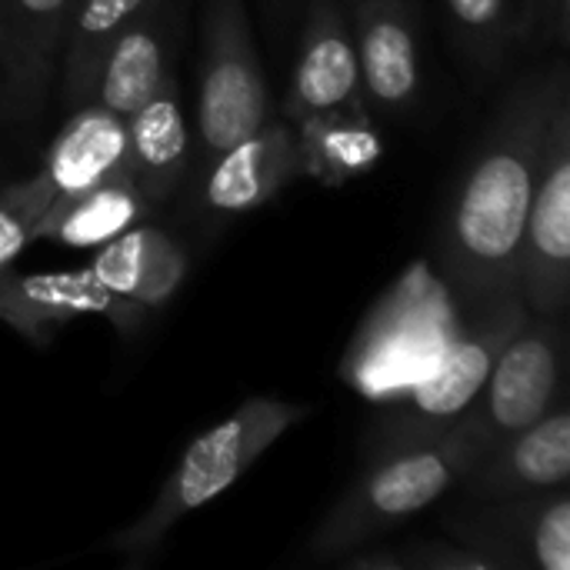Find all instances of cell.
Listing matches in <instances>:
<instances>
[{
  "label": "cell",
  "mask_w": 570,
  "mask_h": 570,
  "mask_svg": "<svg viewBox=\"0 0 570 570\" xmlns=\"http://www.w3.org/2000/svg\"><path fill=\"white\" fill-rule=\"evenodd\" d=\"M568 63L524 70L498 100L438 237L444 287L464 304L518 294V247Z\"/></svg>",
  "instance_id": "cell-1"
},
{
  "label": "cell",
  "mask_w": 570,
  "mask_h": 570,
  "mask_svg": "<svg viewBox=\"0 0 570 570\" xmlns=\"http://www.w3.org/2000/svg\"><path fill=\"white\" fill-rule=\"evenodd\" d=\"M488 448H494L491 431L484 428L481 414L468 407L441 438L374 458L307 538V561H341L344 554L377 541L384 531L404 524L411 514L458 488V481Z\"/></svg>",
  "instance_id": "cell-2"
},
{
  "label": "cell",
  "mask_w": 570,
  "mask_h": 570,
  "mask_svg": "<svg viewBox=\"0 0 570 570\" xmlns=\"http://www.w3.org/2000/svg\"><path fill=\"white\" fill-rule=\"evenodd\" d=\"M304 417H311L307 404H291L277 397L244 401L230 417L187 444L150 508L140 511L127 528L114 531L107 538V551L120 554L127 568L147 564L184 518L230 491L257 464V458Z\"/></svg>",
  "instance_id": "cell-3"
},
{
  "label": "cell",
  "mask_w": 570,
  "mask_h": 570,
  "mask_svg": "<svg viewBox=\"0 0 570 570\" xmlns=\"http://www.w3.org/2000/svg\"><path fill=\"white\" fill-rule=\"evenodd\" d=\"M521 294H504L471 307V321L454 331L428 377L397 391L367 431V454L384 458L441 438L478 401L501 347L528 321Z\"/></svg>",
  "instance_id": "cell-4"
},
{
  "label": "cell",
  "mask_w": 570,
  "mask_h": 570,
  "mask_svg": "<svg viewBox=\"0 0 570 570\" xmlns=\"http://www.w3.org/2000/svg\"><path fill=\"white\" fill-rule=\"evenodd\" d=\"M271 117L274 100L244 0H204L190 174Z\"/></svg>",
  "instance_id": "cell-5"
},
{
  "label": "cell",
  "mask_w": 570,
  "mask_h": 570,
  "mask_svg": "<svg viewBox=\"0 0 570 570\" xmlns=\"http://www.w3.org/2000/svg\"><path fill=\"white\" fill-rule=\"evenodd\" d=\"M518 294L531 314L561 317L570 304V83L548 114L541 174L518 247Z\"/></svg>",
  "instance_id": "cell-6"
},
{
  "label": "cell",
  "mask_w": 570,
  "mask_h": 570,
  "mask_svg": "<svg viewBox=\"0 0 570 570\" xmlns=\"http://www.w3.org/2000/svg\"><path fill=\"white\" fill-rule=\"evenodd\" d=\"M411 277V274H407ZM454 337V314L444 301V281L411 277L397 287L354 341L347 367L354 387L367 394H394L428 377Z\"/></svg>",
  "instance_id": "cell-7"
},
{
  "label": "cell",
  "mask_w": 570,
  "mask_h": 570,
  "mask_svg": "<svg viewBox=\"0 0 570 570\" xmlns=\"http://www.w3.org/2000/svg\"><path fill=\"white\" fill-rule=\"evenodd\" d=\"M444 531L488 570H570V501L564 488L481 501L444 514Z\"/></svg>",
  "instance_id": "cell-8"
},
{
  "label": "cell",
  "mask_w": 570,
  "mask_h": 570,
  "mask_svg": "<svg viewBox=\"0 0 570 570\" xmlns=\"http://www.w3.org/2000/svg\"><path fill=\"white\" fill-rule=\"evenodd\" d=\"M561 361L564 314H528V321L501 347L478 401L471 404L491 431L494 444L534 424L561 401Z\"/></svg>",
  "instance_id": "cell-9"
},
{
  "label": "cell",
  "mask_w": 570,
  "mask_h": 570,
  "mask_svg": "<svg viewBox=\"0 0 570 570\" xmlns=\"http://www.w3.org/2000/svg\"><path fill=\"white\" fill-rule=\"evenodd\" d=\"M371 110L407 120L424 94L421 27L414 0H341Z\"/></svg>",
  "instance_id": "cell-10"
},
{
  "label": "cell",
  "mask_w": 570,
  "mask_h": 570,
  "mask_svg": "<svg viewBox=\"0 0 570 570\" xmlns=\"http://www.w3.org/2000/svg\"><path fill=\"white\" fill-rule=\"evenodd\" d=\"M371 110L361 90L351 20L341 0H311L281 117L291 127Z\"/></svg>",
  "instance_id": "cell-11"
},
{
  "label": "cell",
  "mask_w": 570,
  "mask_h": 570,
  "mask_svg": "<svg viewBox=\"0 0 570 570\" xmlns=\"http://www.w3.org/2000/svg\"><path fill=\"white\" fill-rule=\"evenodd\" d=\"M297 177H304V164L294 127L274 114L264 127L197 167L187 184L200 214L240 217L274 200Z\"/></svg>",
  "instance_id": "cell-12"
},
{
  "label": "cell",
  "mask_w": 570,
  "mask_h": 570,
  "mask_svg": "<svg viewBox=\"0 0 570 570\" xmlns=\"http://www.w3.org/2000/svg\"><path fill=\"white\" fill-rule=\"evenodd\" d=\"M90 314L107 317L124 331H137L147 317L140 304L107 291L87 267L50 274L0 271V321L33 344H47L57 327Z\"/></svg>",
  "instance_id": "cell-13"
},
{
  "label": "cell",
  "mask_w": 570,
  "mask_h": 570,
  "mask_svg": "<svg viewBox=\"0 0 570 570\" xmlns=\"http://www.w3.org/2000/svg\"><path fill=\"white\" fill-rule=\"evenodd\" d=\"M70 0H0V117L30 120L57 83Z\"/></svg>",
  "instance_id": "cell-14"
},
{
  "label": "cell",
  "mask_w": 570,
  "mask_h": 570,
  "mask_svg": "<svg viewBox=\"0 0 570 570\" xmlns=\"http://www.w3.org/2000/svg\"><path fill=\"white\" fill-rule=\"evenodd\" d=\"M570 478V414L558 401L534 424L508 434L488 448L458 488L474 501L524 498L551 488H564Z\"/></svg>",
  "instance_id": "cell-15"
},
{
  "label": "cell",
  "mask_w": 570,
  "mask_h": 570,
  "mask_svg": "<svg viewBox=\"0 0 570 570\" xmlns=\"http://www.w3.org/2000/svg\"><path fill=\"white\" fill-rule=\"evenodd\" d=\"M194 167V140L174 67L127 114V177L154 204H170Z\"/></svg>",
  "instance_id": "cell-16"
},
{
  "label": "cell",
  "mask_w": 570,
  "mask_h": 570,
  "mask_svg": "<svg viewBox=\"0 0 570 570\" xmlns=\"http://www.w3.org/2000/svg\"><path fill=\"white\" fill-rule=\"evenodd\" d=\"M177 33L180 0H147L107 50L90 100L127 117L174 67Z\"/></svg>",
  "instance_id": "cell-17"
},
{
  "label": "cell",
  "mask_w": 570,
  "mask_h": 570,
  "mask_svg": "<svg viewBox=\"0 0 570 570\" xmlns=\"http://www.w3.org/2000/svg\"><path fill=\"white\" fill-rule=\"evenodd\" d=\"M87 271L117 297L140 304L144 311H157L170 304L187 281L190 254L164 227L144 220L97 247Z\"/></svg>",
  "instance_id": "cell-18"
},
{
  "label": "cell",
  "mask_w": 570,
  "mask_h": 570,
  "mask_svg": "<svg viewBox=\"0 0 570 570\" xmlns=\"http://www.w3.org/2000/svg\"><path fill=\"white\" fill-rule=\"evenodd\" d=\"M40 174L53 194L90 190L107 180L127 177V117L107 110L97 100H87L67 110L63 127L53 134Z\"/></svg>",
  "instance_id": "cell-19"
},
{
  "label": "cell",
  "mask_w": 570,
  "mask_h": 570,
  "mask_svg": "<svg viewBox=\"0 0 570 570\" xmlns=\"http://www.w3.org/2000/svg\"><path fill=\"white\" fill-rule=\"evenodd\" d=\"M157 207L130 184V180H107L90 190L60 194L47 204L37 217L30 240H50L77 250H97L117 234L130 230L134 224L150 220Z\"/></svg>",
  "instance_id": "cell-20"
},
{
  "label": "cell",
  "mask_w": 570,
  "mask_h": 570,
  "mask_svg": "<svg viewBox=\"0 0 570 570\" xmlns=\"http://www.w3.org/2000/svg\"><path fill=\"white\" fill-rule=\"evenodd\" d=\"M144 3L147 0H77L70 7L60 63H57V90L67 110L94 97L97 70L107 50Z\"/></svg>",
  "instance_id": "cell-21"
},
{
  "label": "cell",
  "mask_w": 570,
  "mask_h": 570,
  "mask_svg": "<svg viewBox=\"0 0 570 570\" xmlns=\"http://www.w3.org/2000/svg\"><path fill=\"white\" fill-rule=\"evenodd\" d=\"M294 137L301 147L304 177H314L324 187H341L374 170L384 157V144L371 110L307 120L294 127Z\"/></svg>",
  "instance_id": "cell-22"
},
{
  "label": "cell",
  "mask_w": 570,
  "mask_h": 570,
  "mask_svg": "<svg viewBox=\"0 0 570 570\" xmlns=\"http://www.w3.org/2000/svg\"><path fill=\"white\" fill-rule=\"evenodd\" d=\"M458 50L481 73H498L514 47L518 0H444Z\"/></svg>",
  "instance_id": "cell-23"
},
{
  "label": "cell",
  "mask_w": 570,
  "mask_h": 570,
  "mask_svg": "<svg viewBox=\"0 0 570 570\" xmlns=\"http://www.w3.org/2000/svg\"><path fill=\"white\" fill-rule=\"evenodd\" d=\"M53 197L57 194L40 170L0 190V271L23 254L37 217L47 210Z\"/></svg>",
  "instance_id": "cell-24"
},
{
  "label": "cell",
  "mask_w": 570,
  "mask_h": 570,
  "mask_svg": "<svg viewBox=\"0 0 570 570\" xmlns=\"http://www.w3.org/2000/svg\"><path fill=\"white\" fill-rule=\"evenodd\" d=\"M570 0H518L514 47L534 50L551 40H568Z\"/></svg>",
  "instance_id": "cell-25"
},
{
  "label": "cell",
  "mask_w": 570,
  "mask_h": 570,
  "mask_svg": "<svg viewBox=\"0 0 570 570\" xmlns=\"http://www.w3.org/2000/svg\"><path fill=\"white\" fill-rule=\"evenodd\" d=\"M401 548L407 570H488L478 554H471L458 541H414Z\"/></svg>",
  "instance_id": "cell-26"
},
{
  "label": "cell",
  "mask_w": 570,
  "mask_h": 570,
  "mask_svg": "<svg viewBox=\"0 0 570 570\" xmlns=\"http://www.w3.org/2000/svg\"><path fill=\"white\" fill-rule=\"evenodd\" d=\"M337 564H344L347 570H407L401 544L384 548V544H374V541L357 548V551H351V554H344Z\"/></svg>",
  "instance_id": "cell-27"
},
{
  "label": "cell",
  "mask_w": 570,
  "mask_h": 570,
  "mask_svg": "<svg viewBox=\"0 0 570 570\" xmlns=\"http://www.w3.org/2000/svg\"><path fill=\"white\" fill-rule=\"evenodd\" d=\"M73 3H77V0H70V7H73ZM67 20H70V17H67Z\"/></svg>",
  "instance_id": "cell-28"
}]
</instances>
